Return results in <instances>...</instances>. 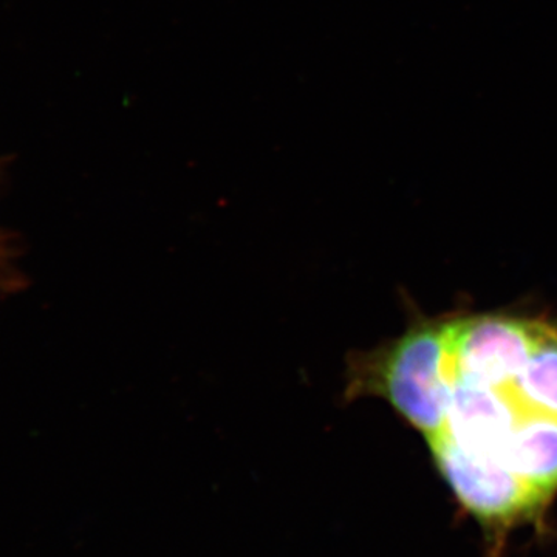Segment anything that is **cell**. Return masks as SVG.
<instances>
[{"label": "cell", "instance_id": "cell-1", "mask_svg": "<svg viewBox=\"0 0 557 557\" xmlns=\"http://www.w3.org/2000/svg\"><path fill=\"white\" fill-rule=\"evenodd\" d=\"M450 319L412 322L401 336L347 355L344 405L381 398L424 437L442 434L450 401Z\"/></svg>", "mask_w": 557, "mask_h": 557}, {"label": "cell", "instance_id": "cell-2", "mask_svg": "<svg viewBox=\"0 0 557 557\" xmlns=\"http://www.w3.org/2000/svg\"><path fill=\"white\" fill-rule=\"evenodd\" d=\"M426 440L440 474L497 547L509 531L542 519L547 502L497 458L465 449L445 431Z\"/></svg>", "mask_w": 557, "mask_h": 557}, {"label": "cell", "instance_id": "cell-3", "mask_svg": "<svg viewBox=\"0 0 557 557\" xmlns=\"http://www.w3.org/2000/svg\"><path fill=\"white\" fill-rule=\"evenodd\" d=\"M548 325L547 321L508 314L450 319V373L508 391L525 369Z\"/></svg>", "mask_w": 557, "mask_h": 557}, {"label": "cell", "instance_id": "cell-4", "mask_svg": "<svg viewBox=\"0 0 557 557\" xmlns=\"http://www.w3.org/2000/svg\"><path fill=\"white\" fill-rule=\"evenodd\" d=\"M522 412L508 391L450 373V401L445 432L458 445L496 458Z\"/></svg>", "mask_w": 557, "mask_h": 557}, {"label": "cell", "instance_id": "cell-5", "mask_svg": "<svg viewBox=\"0 0 557 557\" xmlns=\"http://www.w3.org/2000/svg\"><path fill=\"white\" fill-rule=\"evenodd\" d=\"M496 458L549 505L557 493V418L522 410Z\"/></svg>", "mask_w": 557, "mask_h": 557}, {"label": "cell", "instance_id": "cell-6", "mask_svg": "<svg viewBox=\"0 0 557 557\" xmlns=\"http://www.w3.org/2000/svg\"><path fill=\"white\" fill-rule=\"evenodd\" d=\"M522 410L557 418V329L549 324L525 369L508 388Z\"/></svg>", "mask_w": 557, "mask_h": 557}]
</instances>
